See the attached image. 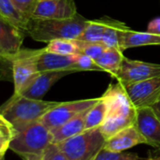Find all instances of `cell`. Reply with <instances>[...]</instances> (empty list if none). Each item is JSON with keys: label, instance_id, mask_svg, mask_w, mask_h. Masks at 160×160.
I'll use <instances>...</instances> for the list:
<instances>
[{"label": "cell", "instance_id": "6da1fadb", "mask_svg": "<svg viewBox=\"0 0 160 160\" xmlns=\"http://www.w3.org/2000/svg\"><path fill=\"white\" fill-rule=\"evenodd\" d=\"M107 104L108 112L99 129L106 140L135 123L136 108L131 103L125 87L119 82L111 83L100 97Z\"/></svg>", "mask_w": 160, "mask_h": 160}, {"label": "cell", "instance_id": "7a4b0ae2", "mask_svg": "<svg viewBox=\"0 0 160 160\" xmlns=\"http://www.w3.org/2000/svg\"><path fill=\"white\" fill-rule=\"evenodd\" d=\"M88 20L82 15L70 19H37L31 18L27 35L36 41L49 43L54 39H77L83 32Z\"/></svg>", "mask_w": 160, "mask_h": 160}, {"label": "cell", "instance_id": "3957f363", "mask_svg": "<svg viewBox=\"0 0 160 160\" xmlns=\"http://www.w3.org/2000/svg\"><path fill=\"white\" fill-rule=\"evenodd\" d=\"M14 127L16 135L9 146V150L21 158L30 155H42L46 148L52 143L51 130L40 120L14 125Z\"/></svg>", "mask_w": 160, "mask_h": 160}, {"label": "cell", "instance_id": "277c9868", "mask_svg": "<svg viewBox=\"0 0 160 160\" xmlns=\"http://www.w3.org/2000/svg\"><path fill=\"white\" fill-rule=\"evenodd\" d=\"M59 102L29 98L21 95H12L0 109V115L13 125L38 121Z\"/></svg>", "mask_w": 160, "mask_h": 160}, {"label": "cell", "instance_id": "5b68a950", "mask_svg": "<svg viewBox=\"0 0 160 160\" xmlns=\"http://www.w3.org/2000/svg\"><path fill=\"white\" fill-rule=\"evenodd\" d=\"M105 142L99 128H97L84 130L57 144L69 160H94Z\"/></svg>", "mask_w": 160, "mask_h": 160}, {"label": "cell", "instance_id": "8992f818", "mask_svg": "<svg viewBox=\"0 0 160 160\" xmlns=\"http://www.w3.org/2000/svg\"><path fill=\"white\" fill-rule=\"evenodd\" d=\"M41 49H22L8 61L11 64V81L14 85V95H20L39 73L37 67V58Z\"/></svg>", "mask_w": 160, "mask_h": 160}, {"label": "cell", "instance_id": "52a82bcc", "mask_svg": "<svg viewBox=\"0 0 160 160\" xmlns=\"http://www.w3.org/2000/svg\"><path fill=\"white\" fill-rule=\"evenodd\" d=\"M98 100L99 98L59 102L56 106H54L42 116L40 122L50 130L54 129L76 117L84 111L89 110Z\"/></svg>", "mask_w": 160, "mask_h": 160}, {"label": "cell", "instance_id": "ba28073f", "mask_svg": "<svg viewBox=\"0 0 160 160\" xmlns=\"http://www.w3.org/2000/svg\"><path fill=\"white\" fill-rule=\"evenodd\" d=\"M160 76V64L147 63L125 57L117 76V81L128 85Z\"/></svg>", "mask_w": 160, "mask_h": 160}, {"label": "cell", "instance_id": "9c48e42d", "mask_svg": "<svg viewBox=\"0 0 160 160\" xmlns=\"http://www.w3.org/2000/svg\"><path fill=\"white\" fill-rule=\"evenodd\" d=\"M124 87L136 109L153 107L160 98V76L124 85Z\"/></svg>", "mask_w": 160, "mask_h": 160}, {"label": "cell", "instance_id": "30bf717a", "mask_svg": "<svg viewBox=\"0 0 160 160\" xmlns=\"http://www.w3.org/2000/svg\"><path fill=\"white\" fill-rule=\"evenodd\" d=\"M134 126L145 139L146 144L160 148V118L152 107L136 109Z\"/></svg>", "mask_w": 160, "mask_h": 160}, {"label": "cell", "instance_id": "8fae6325", "mask_svg": "<svg viewBox=\"0 0 160 160\" xmlns=\"http://www.w3.org/2000/svg\"><path fill=\"white\" fill-rule=\"evenodd\" d=\"M74 0H42L39 1L32 18L63 20L77 15Z\"/></svg>", "mask_w": 160, "mask_h": 160}, {"label": "cell", "instance_id": "7c38bea8", "mask_svg": "<svg viewBox=\"0 0 160 160\" xmlns=\"http://www.w3.org/2000/svg\"><path fill=\"white\" fill-rule=\"evenodd\" d=\"M72 73H76V71L72 69H62L39 72L20 95L29 98L41 99L55 82Z\"/></svg>", "mask_w": 160, "mask_h": 160}, {"label": "cell", "instance_id": "4fadbf2b", "mask_svg": "<svg viewBox=\"0 0 160 160\" xmlns=\"http://www.w3.org/2000/svg\"><path fill=\"white\" fill-rule=\"evenodd\" d=\"M26 32L0 20V57L9 60L22 50Z\"/></svg>", "mask_w": 160, "mask_h": 160}, {"label": "cell", "instance_id": "5bb4252c", "mask_svg": "<svg viewBox=\"0 0 160 160\" xmlns=\"http://www.w3.org/2000/svg\"><path fill=\"white\" fill-rule=\"evenodd\" d=\"M139 144H146V141L133 125L106 140L103 148L112 152H125Z\"/></svg>", "mask_w": 160, "mask_h": 160}, {"label": "cell", "instance_id": "9a60e30c", "mask_svg": "<svg viewBox=\"0 0 160 160\" xmlns=\"http://www.w3.org/2000/svg\"><path fill=\"white\" fill-rule=\"evenodd\" d=\"M77 56L78 54L65 55L50 52H47L45 48H42L37 58L38 70V72L62 69H72L76 71L74 69V66L77 61Z\"/></svg>", "mask_w": 160, "mask_h": 160}, {"label": "cell", "instance_id": "2e32d148", "mask_svg": "<svg viewBox=\"0 0 160 160\" xmlns=\"http://www.w3.org/2000/svg\"><path fill=\"white\" fill-rule=\"evenodd\" d=\"M88 111L89 110L84 111L83 112L68 121L64 125L54 129H52L51 132L52 135V142L59 143L65 140H68L73 136L83 132L85 130V120Z\"/></svg>", "mask_w": 160, "mask_h": 160}, {"label": "cell", "instance_id": "e0dca14e", "mask_svg": "<svg viewBox=\"0 0 160 160\" xmlns=\"http://www.w3.org/2000/svg\"><path fill=\"white\" fill-rule=\"evenodd\" d=\"M149 45H160V36L149 32H138L127 27L122 35L121 49L124 52L129 48Z\"/></svg>", "mask_w": 160, "mask_h": 160}, {"label": "cell", "instance_id": "ac0fdd59", "mask_svg": "<svg viewBox=\"0 0 160 160\" xmlns=\"http://www.w3.org/2000/svg\"><path fill=\"white\" fill-rule=\"evenodd\" d=\"M11 0H0V20L14 25L27 34L29 20Z\"/></svg>", "mask_w": 160, "mask_h": 160}, {"label": "cell", "instance_id": "d6986e66", "mask_svg": "<svg viewBox=\"0 0 160 160\" xmlns=\"http://www.w3.org/2000/svg\"><path fill=\"white\" fill-rule=\"evenodd\" d=\"M124 58L125 56L122 50L118 48L108 47L106 51L102 53V55L97 60V63L103 69V71L117 79Z\"/></svg>", "mask_w": 160, "mask_h": 160}, {"label": "cell", "instance_id": "ffe728a7", "mask_svg": "<svg viewBox=\"0 0 160 160\" xmlns=\"http://www.w3.org/2000/svg\"><path fill=\"white\" fill-rule=\"evenodd\" d=\"M128 27L126 23L107 18V23L102 38V42L110 48H118L121 49V39L124 30Z\"/></svg>", "mask_w": 160, "mask_h": 160}, {"label": "cell", "instance_id": "44dd1931", "mask_svg": "<svg viewBox=\"0 0 160 160\" xmlns=\"http://www.w3.org/2000/svg\"><path fill=\"white\" fill-rule=\"evenodd\" d=\"M107 23V17H104L99 20H94L87 22V24L83 32L77 38L82 41L90 42H102V38L104 35L105 27Z\"/></svg>", "mask_w": 160, "mask_h": 160}, {"label": "cell", "instance_id": "7402d4cb", "mask_svg": "<svg viewBox=\"0 0 160 160\" xmlns=\"http://www.w3.org/2000/svg\"><path fill=\"white\" fill-rule=\"evenodd\" d=\"M107 112V104L101 98H99V100L89 109L86 114L85 130L99 128L106 119Z\"/></svg>", "mask_w": 160, "mask_h": 160}, {"label": "cell", "instance_id": "603a6c76", "mask_svg": "<svg viewBox=\"0 0 160 160\" xmlns=\"http://www.w3.org/2000/svg\"><path fill=\"white\" fill-rule=\"evenodd\" d=\"M15 135L16 128L14 125L8 121L4 116L0 115V158L5 157Z\"/></svg>", "mask_w": 160, "mask_h": 160}, {"label": "cell", "instance_id": "cb8c5ba5", "mask_svg": "<svg viewBox=\"0 0 160 160\" xmlns=\"http://www.w3.org/2000/svg\"><path fill=\"white\" fill-rule=\"evenodd\" d=\"M45 49L47 52L65 55L81 53L75 39H54L49 42Z\"/></svg>", "mask_w": 160, "mask_h": 160}, {"label": "cell", "instance_id": "d4e9b609", "mask_svg": "<svg viewBox=\"0 0 160 160\" xmlns=\"http://www.w3.org/2000/svg\"><path fill=\"white\" fill-rule=\"evenodd\" d=\"M77 45L81 51V53L90 56L94 60H98L102 53L108 48L103 42H90V41H82L79 39H75Z\"/></svg>", "mask_w": 160, "mask_h": 160}, {"label": "cell", "instance_id": "484cf974", "mask_svg": "<svg viewBox=\"0 0 160 160\" xmlns=\"http://www.w3.org/2000/svg\"><path fill=\"white\" fill-rule=\"evenodd\" d=\"M94 160H141L138 154L128 152H112L102 148Z\"/></svg>", "mask_w": 160, "mask_h": 160}, {"label": "cell", "instance_id": "4316f807", "mask_svg": "<svg viewBox=\"0 0 160 160\" xmlns=\"http://www.w3.org/2000/svg\"><path fill=\"white\" fill-rule=\"evenodd\" d=\"M74 69L77 72L80 71H103L96 60L83 53H79L77 61L74 66Z\"/></svg>", "mask_w": 160, "mask_h": 160}, {"label": "cell", "instance_id": "83f0119b", "mask_svg": "<svg viewBox=\"0 0 160 160\" xmlns=\"http://www.w3.org/2000/svg\"><path fill=\"white\" fill-rule=\"evenodd\" d=\"M43 160H69L57 143H51L42 154Z\"/></svg>", "mask_w": 160, "mask_h": 160}, {"label": "cell", "instance_id": "f1b7e54d", "mask_svg": "<svg viewBox=\"0 0 160 160\" xmlns=\"http://www.w3.org/2000/svg\"><path fill=\"white\" fill-rule=\"evenodd\" d=\"M20 10L28 18H32L34 11L38 4V0H11Z\"/></svg>", "mask_w": 160, "mask_h": 160}, {"label": "cell", "instance_id": "f546056e", "mask_svg": "<svg viewBox=\"0 0 160 160\" xmlns=\"http://www.w3.org/2000/svg\"><path fill=\"white\" fill-rule=\"evenodd\" d=\"M147 32L160 36V17L153 19L147 26Z\"/></svg>", "mask_w": 160, "mask_h": 160}, {"label": "cell", "instance_id": "4dcf8cb0", "mask_svg": "<svg viewBox=\"0 0 160 160\" xmlns=\"http://www.w3.org/2000/svg\"><path fill=\"white\" fill-rule=\"evenodd\" d=\"M23 160H43L42 155H30V156H24L22 158Z\"/></svg>", "mask_w": 160, "mask_h": 160}, {"label": "cell", "instance_id": "1f68e13d", "mask_svg": "<svg viewBox=\"0 0 160 160\" xmlns=\"http://www.w3.org/2000/svg\"><path fill=\"white\" fill-rule=\"evenodd\" d=\"M152 108H153V109H154V111L156 112L157 115H158V116L160 118V98H159V99L156 102V104H155Z\"/></svg>", "mask_w": 160, "mask_h": 160}, {"label": "cell", "instance_id": "d6a6232c", "mask_svg": "<svg viewBox=\"0 0 160 160\" xmlns=\"http://www.w3.org/2000/svg\"><path fill=\"white\" fill-rule=\"evenodd\" d=\"M158 149H159L158 151H156V152L151 153V155H150V156H155V157H159L160 158V148H158Z\"/></svg>", "mask_w": 160, "mask_h": 160}, {"label": "cell", "instance_id": "836d02e7", "mask_svg": "<svg viewBox=\"0 0 160 160\" xmlns=\"http://www.w3.org/2000/svg\"><path fill=\"white\" fill-rule=\"evenodd\" d=\"M147 160H160L159 157H155V156H150L149 155V158Z\"/></svg>", "mask_w": 160, "mask_h": 160}, {"label": "cell", "instance_id": "e575fe53", "mask_svg": "<svg viewBox=\"0 0 160 160\" xmlns=\"http://www.w3.org/2000/svg\"><path fill=\"white\" fill-rule=\"evenodd\" d=\"M0 160H5V159H4V158H0Z\"/></svg>", "mask_w": 160, "mask_h": 160}, {"label": "cell", "instance_id": "d590c367", "mask_svg": "<svg viewBox=\"0 0 160 160\" xmlns=\"http://www.w3.org/2000/svg\"><path fill=\"white\" fill-rule=\"evenodd\" d=\"M38 1H42V0H38Z\"/></svg>", "mask_w": 160, "mask_h": 160}]
</instances>
